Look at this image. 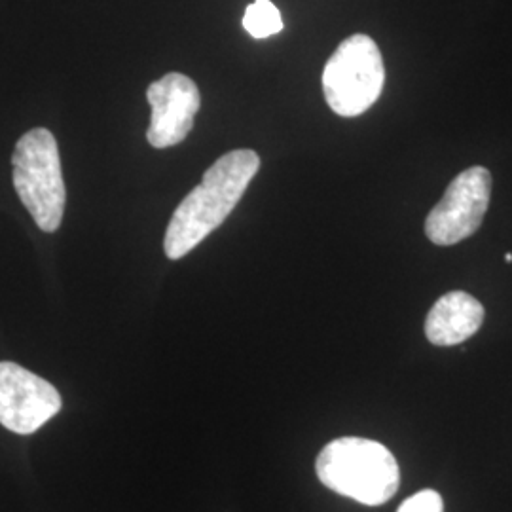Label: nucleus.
Returning <instances> with one entry per match:
<instances>
[{
	"label": "nucleus",
	"instance_id": "obj_5",
	"mask_svg": "<svg viewBox=\"0 0 512 512\" xmlns=\"http://www.w3.org/2000/svg\"><path fill=\"white\" fill-rule=\"evenodd\" d=\"M492 198V173L475 165L459 173L425 220V236L448 247L471 238L482 226Z\"/></svg>",
	"mask_w": 512,
	"mask_h": 512
},
{
	"label": "nucleus",
	"instance_id": "obj_10",
	"mask_svg": "<svg viewBox=\"0 0 512 512\" xmlns=\"http://www.w3.org/2000/svg\"><path fill=\"white\" fill-rule=\"evenodd\" d=\"M397 512H444V503L439 492L423 490L408 497Z\"/></svg>",
	"mask_w": 512,
	"mask_h": 512
},
{
	"label": "nucleus",
	"instance_id": "obj_11",
	"mask_svg": "<svg viewBox=\"0 0 512 512\" xmlns=\"http://www.w3.org/2000/svg\"><path fill=\"white\" fill-rule=\"evenodd\" d=\"M505 260H507V262H512V255H511V253H507V255H505Z\"/></svg>",
	"mask_w": 512,
	"mask_h": 512
},
{
	"label": "nucleus",
	"instance_id": "obj_1",
	"mask_svg": "<svg viewBox=\"0 0 512 512\" xmlns=\"http://www.w3.org/2000/svg\"><path fill=\"white\" fill-rule=\"evenodd\" d=\"M258 169L260 158L255 150L239 148L220 156L203 173L202 183L175 209L165 230V256L179 260L215 232L236 209Z\"/></svg>",
	"mask_w": 512,
	"mask_h": 512
},
{
	"label": "nucleus",
	"instance_id": "obj_9",
	"mask_svg": "<svg viewBox=\"0 0 512 512\" xmlns=\"http://www.w3.org/2000/svg\"><path fill=\"white\" fill-rule=\"evenodd\" d=\"M243 27L253 38L274 37L283 31V19L272 0H255L247 6Z\"/></svg>",
	"mask_w": 512,
	"mask_h": 512
},
{
	"label": "nucleus",
	"instance_id": "obj_4",
	"mask_svg": "<svg viewBox=\"0 0 512 512\" xmlns=\"http://www.w3.org/2000/svg\"><path fill=\"white\" fill-rule=\"evenodd\" d=\"M385 65L378 44L366 35H351L330 55L323 71L327 105L338 116L353 118L382 95Z\"/></svg>",
	"mask_w": 512,
	"mask_h": 512
},
{
	"label": "nucleus",
	"instance_id": "obj_3",
	"mask_svg": "<svg viewBox=\"0 0 512 512\" xmlns=\"http://www.w3.org/2000/svg\"><path fill=\"white\" fill-rule=\"evenodd\" d=\"M12 181L38 228L54 234L65 215L67 188L57 141L50 129H31L19 139L12 154Z\"/></svg>",
	"mask_w": 512,
	"mask_h": 512
},
{
	"label": "nucleus",
	"instance_id": "obj_6",
	"mask_svg": "<svg viewBox=\"0 0 512 512\" xmlns=\"http://www.w3.org/2000/svg\"><path fill=\"white\" fill-rule=\"evenodd\" d=\"M61 410L54 385L27 368L0 363V425L18 435H33Z\"/></svg>",
	"mask_w": 512,
	"mask_h": 512
},
{
	"label": "nucleus",
	"instance_id": "obj_2",
	"mask_svg": "<svg viewBox=\"0 0 512 512\" xmlns=\"http://www.w3.org/2000/svg\"><path fill=\"white\" fill-rule=\"evenodd\" d=\"M315 471L323 486L368 507L387 503L401 484L395 456L384 444L361 437L329 442L317 458Z\"/></svg>",
	"mask_w": 512,
	"mask_h": 512
},
{
	"label": "nucleus",
	"instance_id": "obj_8",
	"mask_svg": "<svg viewBox=\"0 0 512 512\" xmlns=\"http://www.w3.org/2000/svg\"><path fill=\"white\" fill-rule=\"evenodd\" d=\"M484 323V306L463 291L440 296L427 313L425 336L433 346L450 348L467 342Z\"/></svg>",
	"mask_w": 512,
	"mask_h": 512
},
{
	"label": "nucleus",
	"instance_id": "obj_7",
	"mask_svg": "<svg viewBox=\"0 0 512 512\" xmlns=\"http://www.w3.org/2000/svg\"><path fill=\"white\" fill-rule=\"evenodd\" d=\"M150 105L148 145L169 148L183 143L194 128V118L202 107V95L186 74L169 73L152 82L147 90Z\"/></svg>",
	"mask_w": 512,
	"mask_h": 512
}]
</instances>
